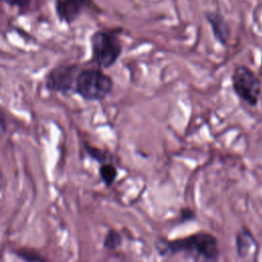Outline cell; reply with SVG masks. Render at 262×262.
<instances>
[{
    "label": "cell",
    "mask_w": 262,
    "mask_h": 262,
    "mask_svg": "<svg viewBox=\"0 0 262 262\" xmlns=\"http://www.w3.org/2000/svg\"><path fill=\"white\" fill-rule=\"evenodd\" d=\"M155 249L160 257H172L183 253L195 261H217L220 258L217 237L205 231L175 239L158 237L155 242Z\"/></svg>",
    "instance_id": "cell-1"
},
{
    "label": "cell",
    "mask_w": 262,
    "mask_h": 262,
    "mask_svg": "<svg viewBox=\"0 0 262 262\" xmlns=\"http://www.w3.org/2000/svg\"><path fill=\"white\" fill-rule=\"evenodd\" d=\"M113 79L102 69H80L74 86V92L87 101H102L113 91Z\"/></svg>",
    "instance_id": "cell-2"
},
{
    "label": "cell",
    "mask_w": 262,
    "mask_h": 262,
    "mask_svg": "<svg viewBox=\"0 0 262 262\" xmlns=\"http://www.w3.org/2000/svg\"><path fill=\"white\" fill-rule=\"evenodd\" d=\"M91 61L100 69L112 68L122 54V44L115 31H96L90 37Z\"/></svg>",
    "instance_id": "cell-3"
},
{
    "label": "cell",
    "mask_w": 262,
    "mask_h": 262,
    "mask_svg": "<svg viewBox=\"0 0 262 262\" xmlns=\"http://www.w3.org/2000/svg\"><path fill=\"white\" fill-rule=\"evenodd\" d=\"M233 93L250 106H256L261 95V81L247 66H236L230 76Z\"/></svg>",
    "instance_id": "cell-4"
},
{
    "label": "cell",
    "mask_w": 262,
    "mask_h": 262,
    "mask_svg": "<svg viewBox=\"0 0 262 262\" xmlns=\"http://www.w3.org/2000/svg\"><path fill=\"white\" fill-rule=\"evenodd\" d=\"M80 71L77 64H62L50 70L45 78V86L49 91L67 95L74 92L76 77Z\"/></svg>",
    "instance_id": "cell-5"
},
{
    "label": "cell",
    "mask_w": 262,
    "mask_h": 262,
    "mask_svg": "<svg viewBox=\"0 0 262 262\" xmlns=\"http://www.w3.org/2000/svg\"><path fill=\"white\" fill-rule=\"evenodd\" d=\"M94 5V0H55L54 11L59 23L71 26Z\"/></svg>",
    "instance_id": "cell-6"
},
{
    "label": "cell",
    "mask_w": 262,
    "mask_h": 262,
    "mask_svg": "<svg viewBox=\"0 0 262 262\" xmlns=\"http://www.w3.org/2000/svg\"><path fill=\"white\" fill-rule=\"evenodd\" d=\"M235 252L239 259H248L252 255L256 258L258 255V243L252 233V231L247 227H241L234 237Z\"/></svg>",
    "instance_id": "cell-7"
},
{
    "label": "cell",
    "mask_w": 262,
    "mask_h": 262,
    "mask_svg": "<svg viewBox=\"0 0 262 262\" xmlns=\"http://www.w3.org/2000/svg\"><path fill=\"white\" fill-rule=\"evenodd\" d=\"M207 20L212 28L215 39L221 45H227L230 37V29L224 17L218 12H209L207 13Z\"/></svg>",
    "instance_id": "cell-8"
},
{
    "label": "cell",
    "mask_w": 262,
    "mask_h": 262,
    "mask_svg": "<svg viewBox=\"0 0 262 262\" xmlns=\"http://www.w3.org/2000/svg\"><path fill=\"white\" fill-rule=\"evenodd\" d=\"M98 173L101 181L106 187H111L118 177V169L112 162L100 164Z\"/></svg>",
    "instance_id": "cell-9"
},
{
    "label": "cell",
    "mask_w": 262,
    "mask_h": 262,
    "mask_svg": "<svg viewBox=\"0 0 262 262\" xmlns=\"http://www.w3.org/2000/svg\"><path fill=\"white\" fill-rule=\"evenodd\" d=\"M123 244V236L116 229H108L106 234L104 235L102 247L106 251H116Z\"/></svg>",
    "instance_id": "cell-10"
},
{
    "label": "cell",
    "mask_w": 262,
    "mask_h": 262,
    "mask_svg": "<svg viewBox=\"0 0 262 262\" xmlns=\"http://www.w3.org/2000/svg\"><path fill=\"white\" fill-rule=\"evenodd\" d=\"M84 149L85 151L87 152V155L93 159L94 161L98 162L99 164H103V163H107V162H111L110 161V155L107 154V151L101 149V148H98V147H95V146H91L87 143H84Z\"/></svg>",
    "instance_id": "cell-11"
},
{
    "label": "cell",
    "mask_w": 262,
    "mask_h": 262,
    "mask_svg": "<svg viewBox=\"0 0 262 262\" xmlns=\"http://www.w3.org/2000/svg\"><path fill=\"white\" fill-rule=\"evenodd\" d=\"M1 3L15 8L19 13H26L31 7L32 0H0Z\"/></svg>",
    "instance_id": "cell-12"
},
{
    "label": "cell",
    "mask_w": 262,
    "mask_h": 262,
    "mask_svg": "<svg viewBox=\"0 0 262 262\" xmlns=\"http://www.w3.org/2000/svg\"><path fill=\"white\" fill-rule=\"evenodd\" d=\"M194 219H195L194 211L188 207H183L179 210L177 224H182V223H185L188 221H192Z\"/></svg>",
    "instance_id": "cell-13"
},
{
    "label": "cell",
    "mask_w": 262,
    "mask_h": 262,
    "mask_svg": "<svg viewBox=\"0 0 262 262\" xmlns=\"http://www.w3.org/2000/svg\"><path fill=\"white\" fill-rule=\"evenodd\" d=\"M15 255L18 256L20 259L26 260V261H44L45 259L42 258L39 254L35 253L32 250H27V249H21L15 252Z\"/></svg>",
    "instance_id": "cell-14"
},
{
    "label": "cell",
    "mask_w": 262,
    "mask_h": 262,
    "mask_svg": "<svg viewBox=\"0 0 262 262\" xmlns=\"http://www.w3.org/2000/svg\"><path fill=\"white\" fill-rule=\"evenodd\" d=\"M7 131V125H6V122L4 120V118L0 115V137L2 135H4Z\"/></svg>",
    "instance_id": "cell-15"
}]
</instances>
